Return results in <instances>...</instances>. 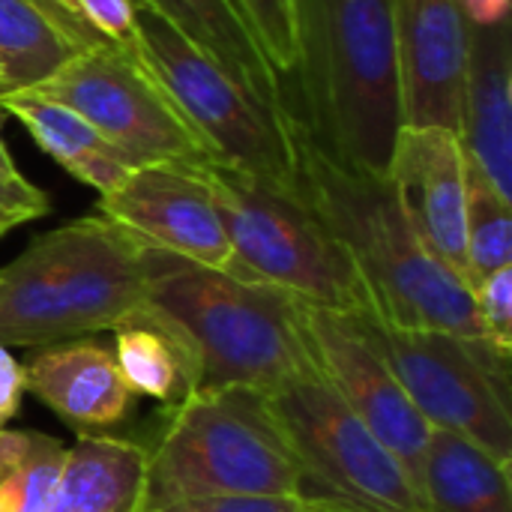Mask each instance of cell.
Here are the masks:
<instances>
[{
    "label": "cell",
    "instance_id": "obj_22",
    "mask_svg": "<svg viewBox=\"0 0 512 512\" xmlns=\"http://www.w3.org/2000/svg\"><path fill=\"white\" fill-rule=\"evenodd\" d=\"M75 51L84 48H78L39 6L30 0H0V69L9 90L39 84Z\"/></svg>",
    "mask_w": 512,
    "mask_h": 512
},
{
    "label": "cell",
    "instance_id": "obj_12",
    "mask_svg": "<svg viewBox=\"0 0 512 512\" xmlns=\"http://www.w3.org/2000/svg\"><path fill=\"white\" fill-rule=\"evenodd\" d=\"M96 213L159 252L201 267L228 270V234L213 192L198 171L177 165L132 168L120 186L99 198Z\"/></svg>",
    "mask_w": 512,
    "mask_h": 512
},
{
    "label": "cell",
    "instance_id": "obj_1",
    "mask_svg": "<svg viewBox=\"0 0 512 512\" xmlns=\"http://www.w3.org/2000/svg\"><path fill=\"white\" fill-rule=\"evenodd\" d=\"M285 117L342 168L387 177L402 114L393 0H291Z\"/></svg>",
    "mask_w": 512,
    "mask_h": 512
},
{
    "label": "cell",
    "instance_id": "obj_24",
    "mask_svg": "<svg viewBox=\"0 0 512 512\" xmlns=\"http://www.w3.org/2000/svg\"><path fill=\"white\" fill-rule=\"evenodd\" d=\"M465 255L471 288L498 270L512 267V201L468 162V225Z\"/></svg>",
    "mask_w": 512,
    "mask_h": 512
},
{
    "label": "cell",
    "instance_id": "obj_14",
    "mask_svg": "<svg viewBox=\"0 0 512 512\" xmlns=\"http://www.w3.org/2000/svg\"><path fill=\"white\" fill-rule=\"evenodd\" d=\"M387 177L429 252L468 282V156L459 135L441 126H402Z\"/></svg>",
    "mask_w": 512,
    "mask_h": 512
},
{
    "label": "cell",
    "instance_id": "obj_25",
    "mask_svg": "<svg viewBox=\"0 0 512 512\" xmlns=\"http://www.w3.org/2000/svg\"><path fill=\"white\" fill-rule=\"evenodd\" d=\"M249 21L261 51L282 78L294 63V15L291 0H234Z\"/></svg>",
    "mask_w": 512,
    "mask_h": 512
},
{
    "label": "cell",
    "instance_id": "obj_34",
    "mask_svg": "<svg viewBox=\"0 0 512 512\" xmlns=\"http://www.w3.org/2000/svg\"><path fill=\"white\" fill-rule=\"evenodd\" d=\"M3 234H6V231H3V228H0V237H3Z\"/></svg>",
    "mask_w": 512,
    "mask_h": 512
},
{
    "label": "cell",
    "instance_id": "obj_4",
    "mask_svg": "<svg viewBox=\"0 0 512 512\" xmlns=\"http://www.w3.org/2000/svg\"><path fill=\"white\" fill-rule=\"evenodd\" d=\"M147 306L186 342L198 366V393L246 387L270 393L309 372L294 300L150 246Z\"/></svg>",
    "mask_w": 512,
    "mask_h": 512
},
{
    "label": "cell",
    "instance_id": "obj_17",
    "mask_svg": "<svg viewBox=\"0 0 512 512\" xmlns=\"http://www.w3.org/2000/svg\"><path fill=\"white\" fill-rule=\"evenodd\" d=\"M135 6L174 27L258 105L273 114H285L279 99V75L234 0H135Z\"/></svg>",
    "mask_w": 512,
    "mask_h": 512
},
{
    "label": "cell",
    "instance_id": "obj_11",
    "mask_svg": "<svg viewBox=\"0 0 512 512\" xmlns=\"http://www.w3.org/2000/svg\"><path fill=\"white\" fill-rule=\"evenodd\" d=\"M294 321L315 375L372 429L417 483L432 426L411 405L384 357L351 315L294 300Z\"/></svg>",
    "mask_w": 512,
    "mask_h": 512
},
{
    "label": "cell",
    "instance_id": "obj_20",
    "mask_svg": "<svg viewBox=\"0 0 512 512\" xmlns=\"http://www.w3.org/2000/svg\"><path fill=\"white\" fill-rule=\"evenodd\" d=\"M417 489L426 512H512L510 465L444 429H432Z\"/></svg>",
    "mask_w": 512,
    "mask_h": 512
},
{
    "label": "cell",
    "instance_id": "obj_5",
    "mask_svg": "<svg viewBox=\"0 0 512 512\" xmlns=\"http://www.w3.org/2000/svg\"><path fill=\"white\" fill-rule=\"evenodd\" d=\"M147 444L144 510L186 498H306L303 471L267 393L225 387L195 393Z\"/></svg>",
    "mask_w": 512,
    "mask_h": 512
},
{
    "label": "cell",
    "instance_id": "obj_10",
    "mask_svg": "<svg viewBox=\"0 0 512 512\" xmlns=\"http://www.w3.org/2000/svg\"><path fill=\"white\" fill-rule=\"evenodd\" d=\"M138 27L150 69L216 162L273 186L300 189V159L288 117L258 105L210 57L141 6Z\"/></svg>",
    "mask_w": 512,
    "mask_h": 512
},
{
    "label": "cell",
    "instance_id": "obj_19",
    "mask_svg": "<svg viewBox=\"0 0 512 512\" xmlns=\"http://www.w3.org/2000/svg\"><path fill=\"white\" fill-rule=\"evenodd\" d=\"M0 111L15 117L60 168H66L84 186L96 189L99 198L120 186L123 177L135 168L84 117L30 90L0 93Z\"/></svg>",
    "mask_w": 512,
    "mask_h": 512
},
{
    "label": "cell",
    "instance_id": "obj_18",
    "mask_svg": "<svg viewBox=\"0 0 512 512\" xmlns=\"http://www.w3.org/2000/svg\"><path fill=\"white\" fill-rule=\"evenodd\" d=\"M147 444L120 435H81L66 450L63 477L45 512L144 510Z\"/></svg>",
    "mask_w": 512,
    "mask_h": 512
},
{
    "label": "cell",
    "instance_id": "obj_21",
    "mask_svg": "<svg viewBox=\"0 0 512 512\" xmlns=\"http://www.w3.org/2000/svg\"><path fill=\"white\" fill-rule=\"evenodd\" d=\"M114 333V360L135 396L174 411L198 393V366L186 342L144 303Z\"/></svg>",
    "mask_w": 512,
    "mask_h": 512
},
{
    "label": "cell",
    "instance_id": "obj_33",
    "mask_svg": "<svg viewBox=\"0 0 512 512\" xmlns=\"http://www.w3.org/2000/svg\"><path fill=\"white\" fill-rule=\"evenodd\" d=\"M9 87H6V81H3V69H0V93H6Z\"/></svg>",
    "mask_w": 512,
    "mask_h": 512
},
{
    "label": "cell",
    "instance_id": "obj_3",
    "mask_svg": "<svg viewBox=\"0 0 512 512\" xmlns=\"http://www.w3.org/2000/svg\"><path fill=\"white\" fill-rule=\"evenodd\" d=\"M150 285V246L102 213L33 237L0 267V342L48 348L126 324Z\"/></svg>",
    "mask_w": 512,
    "mask_h": 512
},
{
    "label": "cell",
    "instance_id": "obj_28",
    "mask_svg": "<svg viewBox=\"0 0 512 512\" xmlns=\"http://www.w3.org/2000/svg\"><path fill=\"white\" fill-rule=\"evenodd\" d=\"M306 498H186L147 512H300Z\"/></svg>",
    "mask_w": 512,
    "mask_h": 512
},
{
    "label": "cell",
    "instance_id": "obj_30",
    "mask_svg": "<svg viewBox=\"0 0 512 512\" xmlns=\"http://www.w3.org/2000/svg\"><path fill=\"white\" fill-rule=\"evenodd\" d=\"M471 24H498L510 18V0H462Z\"/></svg>",
    "mask_w": 512,
    "mask_h": 512
},
{
    "label": "cell",
    "instance_id": "obj_2",
    "mask_svg": "<svg viewBox=\"0 0 512 512\" xmlns=\"http://www.w3.org/2000/svg\"><path fill=\"white\" fill-rule=\"evenodd\" d=\"M300 159V192L351 255L372 315L408 330L483 339L474 291L429 252L390 177L351 171L318 153L288 120Z\"/></svg>",
    "mask_w": 512,
    "mask_h": 512
},
{
    "label": "cell",
    "instance_id": "obj_6",
    "mask_svg": "<svg viewBox=\"0 0 512 512\" xmlns=\"http://www.w3.org/2000/svg\"><path fill=\"white\" fill-rule=\"evenodd\" d=\"M195 171L207 180L228 234L225 273L327 312H372L351 255L300 189L264 183L222 162Z\"/></svg>",
    "mask_w": 512,
    "mask_h": 512
},
{
    "label": "cell",
    "instance_id": "obj_27",
    "mask_svg": "<svg viewBox=\"0 0 512 512\" xmlns=\"http://www.w3.org/2000/svg\"><path fill=\"white\" fill-rule=\"evenodd\" d=\"M48 210H51L48 195L39 186H33L24 174L15 180L0 177V228L3 231H12L24 222L42 219V216H48Z\"/></svg>",
    "mask_w": 512,
    "mask_h": 512
},
{
    "label": "cell",
    "instance_id": "obj_32",
    "mask_svg": "<svg viewBox=\"0 0 512 512\" xmlns=\"http://www.w3.org/2000/svg\"><path fill=\"white\" fill-rule=\"evenodd\" d=\"M300 512H366V510L345 507V504H339V501H330V498H306V501H303V510Z\"/></svg>",
    "mask_w": 512,
    "mask_h": 512
},
{
    "label": "cell",
    "instance_id": "obj_16",
    "mask_svg": "<svg viewBox=\"0 0 512 512\" xmlns=\"http://www.w3.org/2000/svg\"><path fill=\"white\" fill-rule=\"evenodd\" d=\"M468 162L512 201V24H471L462 132Z\"/></svg>",
    "mask_w": 512,
    "mask_h": 512
},
{
    "label": "cell",
    "instance_id": "obj_29",
    "mask_svg": "<svg viewBox=\"0 0 512 512\" xmlns=\"http://www.w3.org/2000/svg\"><path fill=\"white\" fill-rule=\"evenodd\" d=\"M24 393H27V387H24V366L0 342V432L18 414Z\"/></svg>",
    "mask_w": 512,
    "mask_h": 512
},
{
    "label": "cell",
    "instance_id": "obj_9",
    "mask_svg": "<svg viewBox=\"0 0 512 512\" xmlns=\"http://www.w3.org/2000/svg\"><path fill=\"white\" fill-rule=\"evenodd\" d=\"M24 90L84 117L135 168L177 165L195 171L216 162L150 63L111 42L75 51L60 69Z\"/></svg>",
    "mask_w": 512,
    "mask_h": 512
},
{
    "label": "cell",
    "instance_id": "obj_13",
    "mask_svg": "<svg viewBox=\"0 0 512 512\" xmlns=\"http://www.w3.org/2000/svg\"><path fill=\"white\" fill-rule=\"evenodd\" d=\"M405 126L462 132L471 21L462 0H393Z\"/></svg>",
    "mask_w": 512,
    "mask_h": 512
},
{
    "label": "cell",
    "instance_id": "obj_15",
    "mask_svg": "<svg viewBox=\"0 0 512 512\" xmlns=\"http://www.w3.org/2000/svg\"><path fill=\"white\" fill-rule=\"evenodd\" d=\"M24 366V387L81 435H114L135 411L114 351L90 339L36 348Z\"/></svg>",
    "mask_w": 512,
    "mask_h": 512
},
{
    "label": "cell",
    "instance_id": "obj_7",
    "mask_svg": "<svg viewBox=\"0 0 512 512\" xmlns=\"http://www.w3.org/2000/svg\"><path fill=\"white\" fill-rule=\"evenodd\" d=\"M351 318L432 429L462 435L510 465V354L495 351L486 339L408 330L372 312Z\"/></svg>",
    "mask_w": 512,
    "mask_h": 512
},
{
    "label": "cell",
    "instance_id": "obj_23",
    "mask_svg": "<svg viewBox=\"0 0 512 512\" xmlns=\"http://www.w3.org/2000/svg\"><path fill=\"white\" fill-rule=\"evenodd\" d=\"M66 447L30 429L0 432V512H45L63 477Z\"/></svg>",
    "mask_w": 512,
    "mask_h": 512
},
{
    "label": "cell",
    "instance_id": "obj_31",
    "mask_svg": "<svg viewBox=\"0 0 512 512\" xmlns=\"http://www.w3.org/2000/svg\"><path fill=\"white\" fill-rule=\"evenodd\" d=\"M3 123H6V114L0 111V132H3ZM0 177H3V180H15V177H21V171L15 168L12 153H9V150H6V144H3V135H0Z\"/></svg>",
    "mask_w": 512,
    "mask_h": 512
},
{
    "label": "cell",
    "instance_id": "obj_8",
    "mask_svg": "<svg viewBox=\"0 0 512 512\" xmlns=\"http://www.w3.org/2000/svg\"><path fill=\"white\" fill-rule=\"evenodd\" d=\"M267 402L303 471L306 498H330L366 512H426L408 468L315 369L270 390Z\"/></svg>",
    "mask_w": 512,
    "mask_h": 512
},
{
    "label": "cell",
    "instance_id": "obj_26",
    "mask_svg": "<svg viewBox=\"0 0 512 512\" xmlns=\"http://www.w3.org/2000/svg\"><path fill=\"white\" fill-rule=\"evenodd\" d=\"M474 306L483 339L501 351H512V267L492 273L489 279L474 285Z\"/></svg>",
    "mask_w": 512,
    "mask_h": 512
}]
</instances>
